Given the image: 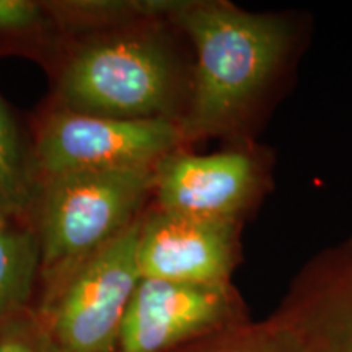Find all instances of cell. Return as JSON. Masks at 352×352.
I'll list each match as a JSON object with an SVG mask.
<instances>
[{"label": "cell", "instance_id": "1", "mask_svg": "<svg viewBox=\"0 0 352 352\" xmlns=\"http://www.w3.org/2000/svg\"><path fill=\"white\" fill-rule=\"evenodd\" d=\"M175 10L197 54L188 131L226 129L256 100L283 63L287 28L274 16L222 2L182 3Z\"/></svg>", "mask_w": 352, "mask_h": 352}, {"label": "cell", "instance_id": "2", "mask_svg": "<svg viewBox=\"0 0 352 352\" xmlns=\"http://www.w3.org/2000/svg\"><path fill=\"white\" fill-rule=\"evenodd\" d=\"M155 182V166L51 176L43 204L41 258L72 271L131 227Z\"/></svg>", "mask_w": 352, "mask_h": 352}, {"label": "cell", "instance_id": "3", "mask_svg": "<svg viewBox=\"0 0 352 352\" xmlns=\"http://www.w3.org/2000/svg\"><path fill=\"white\" fill-rule=\"evenodd\" d=\"M173 88V65L164 47L138 36L83 47L60 80L70 111L116 120L166 118Z\"/></svg>", "mask_w": 352, "mask_h": 352}, {"label": "cell", "instance_id": "4", "mask_svg": "<svg viewBox=\"0 0 352 352\" xmlns=\"http://www.w3.org/2000/svg\"><path fill=\"white\" fill-rule=\"evenodd\" d=\"M134 222L83 259L51 308V333L60 352H113L139 280V235Z\"/></svg>", "mask_w": 352, "mask_h": 352}, {"label": "cell", "instance_id": "5", "mask_svg": "<svg viewBox=\"0 0 352 352\" xmlns=\"http://www.w3.org/2000/svg\"><path fill=\"white\" fill-rule=\"evenodd\" d=\"M182 139L183 131L168 118L116 120L67 109L47 118L36 152L51 178L76 171L157 166Z\"/></svg>", "mask_w": 352, "mask_h": 352}, {"label": "cell", "instance_id": "6", "mask_svg": "<svg viewBox=\"0 0 352 352\" xmlns=\"http://www.w3.org/2000/svg\"><path fill=\"white\" fill-rule=\"evenodd\" d=\"M235 220L192 219L158 210L140 226V276L226 285L235 259Z\"/></svg>", "mask_w": 352, "mask_h": 352}, {"label": "cell", "instance_id": "7", "mask_svg": "<svg viewBox=\"0 0 352 352\" xmlns=\"http://www.w3.org/2000/svg\"><path fill=\"white\" fill-rule=\"evenodd\" d=\"M230 310L226 285L142 277L122 320L121 352H164L210 329Z\"/></svg>", "mask_w": 352, "mask_h": 352}, {"label": "cell", "instance_id": "8", "mask_svg": "<svg viewBox=\"0 0 352 352\" xmlns=\"http://www.w3.org/2000/svg\"><path fill=\"white\" fill-rule=\"evenodd\" d=\"M258 173L246 153H170L155 166L160 210L206 220H236L256 191Z\"/></svg>", "mask_w": 352, "mask_h": 352}, {"label": "cell", "instance_id": "9", "mask_svg": "<svg viewBox=\"0 0 352 352\" xmlns=\"http://www.w3.org/2000/svg\"><path fill=\"white\" fill-rule=\"evenodd\" d=\"M289 334L298 352H352V266L303 303Z\"/></svg>", "mask_w": 352, "mask_h": 352}, {"label": "cell", "instance_id": "10", "mask_svg": "<svg viewBox=\"0 0 352 352\" xmlns=\"http://www.w3.org/2000/svg\"><path fill=\"white\" fill-rule=\"evenodd\" d=\"M38 258L33 236L0 217V320L28 298Z\"/></svg>", "mask_w": 352, "mask_h": 352}, {"label": "cell", "instance_id": "11", "mask_svg": "<svg viewBox=\"0 0 352 352\" xmlns=\"http://www.w3.org/2000/svg\"><path fill=\"white\" fill-rule=\"evenodd\" d=\"M32 183L10 113L0 100V217H10L28 206Z\"/></svg>", "mask_w": 352, "mask_h": 352}, {"label": "cell", "instance_id": "12", "mask_svg": "<svg viewBox=\"0 0 352 352\" xmlns=\"http://www.w3.org/2000/svg\"><path fill=\"white\" fill-rule=\"evenodd\" d=\"M41 20V8L30 0H0V32L32 28Z\"/></svg>", "mask_w": 352, "mask_h": 352}, {"label": "cell", "instance_id": "13", "mask_svg": "<svg viewBox=\"0 0 352 352\" xmlns=\"http://www.w3.org/2000/svg\"><path fill=\"white\" fill-rule=\"evenodd\" d=\"M0 352H51V347L32 334L8 333L0 340Z\"/></svg>", "mask_w": 352, "mask_h": 352}, {"label": "cell", "instance_id": "14", "mask_svg": "<svg viewBox=\"0 0 352 352\" xmlns=\"http://www.w3.org/2000/svg\"><path fill=\"white\" fill-rule=\"evenodd\" d=\"M239 352H261V351H239Z\"/></svg>", "mask_w": 352, "mask_h": 352}]
</instances>
